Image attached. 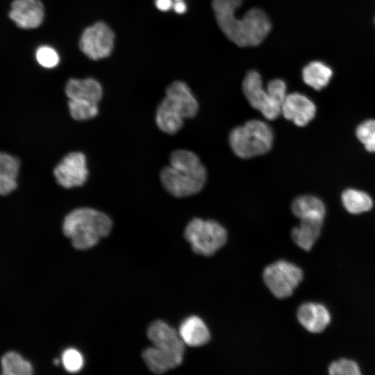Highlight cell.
I'll list each match as a JSON object with an SVG mask.
<instances>
[{"label":"cell","instance_id":"cell-24","mask_svg":"<svg viewBox=\"0 0 375 375\" xmlns=\"http://www.w3.org/2000/svg\"><path fill=\"white\" fill-rule=\"evenodd\" d=\"M67 105L70 116L76 121L92 119L99 113L97 103L69 99Z\"/></svg>","mask_w":375,"mask_h":375},{"label":"cell","instance_id":"cell-8","mask_svg":"<svg viewBox=\"0 0 375 375\" xmlns=\"http://www.w3.org/2000/svg\"><path fill=\"white\" fill-rule=\"evenodd\" d=\"M242 91L247 100L256 110L269 120L276 119L281 114L282 104L263 88L260 74L249 71L242 82Z\"/></svg>","mask_w":375,"mask_h":375},{"label":"cell","instance_id":"cell-1","mask_svg":"<svg viewBox=\"0 0 375 375\" xmlns=\"http://www.w3.org/2000/svg\"><path fill=\"white\" fill-rule=\"evenodd\" d=\"M242 3V0H212V6L219 27L231 42L240 47L256 46L270 32V19L257 8L238 18L235 12Z\"/></svg>","mask_w":375,"mask_h":375},{"label":"cell","instance_id":"cell-15","mask_svg":"<svg viewBox=\"0 0 375 375\" xmlns=\"http://www.w3.org/2000/svg\"><path fill=\"white\" fill-rule=\"evenodd\" d=\"M65 92L70 100L99 103L103 96L101 84L92 78H70L65 87Z\"/></svg>","mask_w":375,"mask_h":375},{"label":"cell","instance_id":"cell-26","mask_svg":"<svg viewBox=\"0 0 375 375\" xmlns=\"http://www.w3.org/2000/svg\"><path fill=\"white\" fill-rule=\"evenodd\" d=\"M37 62L44 68L51 69L56 67L60 61L58 52L51 47L42 45L35 51Z\"/></svg>","mask_w":375,"mask_h":375},{"label":"cell","instance_id":"cell-12","mask_svg":"<svg viewBox=\"0 0 375 375\" xmlns=\"http://www.w3.org/2000/svg\"><path fill=\"white\" fill-rule=\"evenodd\" d=\"M9 17L21 28H35L44 19V6L40 0H15Z\"/></svg>","mask_w":375,"mask_h":375},{"label":"cell","instance_id":"cell-11","mask_svg":"<svg viewBox=\"0 0 375 375\" xmlns=\"http://www.w3.org/2000/svg\"><path fill=\"white\" fill-rule=\"evenodd\" d=\"M315 103L306 96L293 92L287 94L281 107V114L298 126L307 125L315 117Z\"/></svg>","mask_w":375,"mask_h":375},{"label":"cell","instance_id":"cell-28","mask_svg":"<svg viewBox=\"0 0 375 375\" xmlns=\"http://www.w3.org/2000/svg\"><path fill=\"white\" fill-rule=\"evenodd\" d=\"M61 360L65 369L69 372H76L83 365V358L81 353L73 348L66 349L62 354Z\"/></svg>","mask_w":375,"mask_h":375},{"label":"cell","instance_id":"cell-22","mask_svg":"<svg viewBox=\"0 0 375 375\" xmlns=\"http://www.w3.org/2000/svg\"><path fill=\"white\" fill-rule=\"evenodd\" d=\"M343 206L349 213L360 214L369 211L373 206L371 197L365 192L347 189L342 194Z\"/></svg>","mask_w":375,"mask_h":375},{"label":"cell","instance_id":"cell-7","mask_svg":"<svg viewBox=\"0 0 375 375\" xmlns=\"http://www.w3.org/2000/svg\"><path fill=\"white\" fill-rule=\"evenodd\" d=\"M263 281L278 299L290 297L303 278L301 268L285 260H277L263 271Z\"/></svg>","mask_w":375,"mask_h":375},{"label":"cell","instance_id":"cell-17","mask_svg":"<svg viewBox=\"0 0 375 375\" xmlns=\"http://www.w3.org/2000/svg\"><path fill=\"white\" fill-rule=\"evenodd\" d=\"M178 332L184 344L192 347H201L210 340L207 325L202 319L195 315L185 319Z\"/></svg>","mask_w":375,"mask_h":375},{"label":"cell","instance_id":"cell-6","mask_svg":"<svg viewBox=\"0 0 375 375\" xmlns=\"http://www.w3.org/2000/svg\"><path fill=\"white\" fill-rule=\"evenodd\" d=\"M184 236L194 253L210 256L225 244L228 235L219 222L197 217L187 224Z\"/></svg>","mask_w":375,"mask_h":375},{"label":"cell","instance_id":"cell-23","mask_svg":"<svg viewBox=\"0 0 375 375\" xmlns=\"http://www.w3.org/2000/svg\"><path fill=\"white\" fill-rule=\"evenodd\" d=\"M2 373L6 375H30L31 363L16 352H8L1 358Z\"/></svg>","mask_w":375,"mask_h":375},{"label":"cell","instance_id":"cell-10","mask_svg":"<svg viewBox=\"0 0 375 375\" xmlns=\"http://www.w3.org/2000/svg\"><path fill=\"white\" fill-rule=\"evenodd\" d=\"M53 175L57 183L65 189L82 186L89 175L85 155L81 151L68 153L54 167Z\"/></svg>","mask_w":375,"mask_h":375},{"label":"cell","instance_id":"cell-13","mask_svg":"<svg viewBox=\"0 0 375 375\" xmlns=\"http://www.w3.org/2000/svg\"><path fill=\"white\" fill-rule=\"evenodd\" d=\"M147 335L153 346L176 355L183 356L185 344L178 332L167 323L157 320L149 327Z\"/></svg>","mask_w":375,"mask_h":375},{"label":"cell","instance_id":"cell-29","mask_svg":"<svg viewBox=\"0 0 375 375\" xmlns=\"http://www.w3.org/2000/svg\"><path fill=\"white\" fill-rule=\"evenodd\" d=\"M266 89L275 99L283 104L287 96L286 84L283 80L279 78L271 80L267 83Z\"/></svg>","mask_w":375,"mask_h":375},{"label":"cell","instance_id":"cell-18","mask_svg":"<svg viewBox=\"0 0 375 375\" xmlns=\"http://www.w3.org/2000/svg\"><path fill=\"white\" fill-rule=\"evenodd\" d=\"M142 357L149 369L156 374H162L179 366L183 359V356L169 353L154 346L147 348Z\"/></svg>","mask_w":375,"mask_h":375},{"label":"cell","instance_id":"cell-2","mask_svg":"<svg viewBox=\"0 0 375 375\" xmlns=\"http://www.w3.org/2000/svg\"><path fill=\"white\" fill-rule=\"evenodd\" d=\"M169 165L160 172L164 189L175 197H185L198 193L206 181V168L192 151L176 149L169 156Z\"/></svg>","mask_w":375,"mask_h":375},{"label":"cell","instance_id":"cell-19","mask_svg":"<svg viewBox=\"0 0 375 375\" xmlns=\"http://www.w3.org/2000/svg\"><path fill=\"white\" fill-rule=\"evenodd\" d=\"M20 162L17 158L0 152V194L6 195L17 187Z\"/></svg>","mask_w":375,"mask_h":375},{"label":"cell","instance_id":"cell-5","mask_svg":"<svg viewBox=\"0 0 375 375\" xmlns=\"http://www.w3.org/2000/svg\"><path fill=\"white\" fill-rule=\"evenodd\" d=\"M233 153L241 158H251L267 153L272 148L274 133L272 128L259 119H251L234 128L228 137Z\"/></svg>","mask_w":375,"mask_h":375},{"label":"cell","instance_id":"cell-27","mask_svg":"<svg viewBox=\"0 0 375 375\" xmlns=\"http://www.w3.org/2000/svg\"><path fill=\"white\" fill-rule=\"evenodd\" d=\"M328 372L332 375L360 374L358 364L352 360L345 358H342L331 363L328 367Z\"/></svg>","mask_w":375,"mask_h":375},{"label":"cell","instance_id":"cell-30","mask_svg":"<svg viewBox=\"0 0 375 375\" xmlns=\"http://www.w3.org/2000/svg\"><path fill=\"white\" fill-rule=\"evenodd\" d=\"M174 3L173 0H156L155 4L156 8L163 12L168 11L172 8Z\"/></svg>","mask_w":375,"mask_h":375},{"label":"cell","instance_id":"cell-9","mask_svg":"<svg viewBox=\"0 0 375 375\" xmlns=\"http://www.w3.org/2000/svg\"><path fill=\"white\" fill-rule=\"evenodd\" d=\"M115 34L103 22H98L86 28L81 34L79 47L92 60L108 57L114 47Z\"/></svg>","mask_w":375,"mask_h":375},{"label":"cell","instance_id":"cell-16","mask_svg":"<svg viewBox=\"0 0 375 375\" xmlns=\"http://www.w3.org/2000/svg\"><path fill=\"white\" fill-rule=\"evenodd\" d=\"M324 219L320 217L301 218L299 225L291 231L294 242L301 249L310 251L320 235Z\"/></svg>","mask_w":375,"mask_h":375},{"label":"cell","instance_id":"cell-31","mask_svg":"<svg viewBox=\"0 0 375 375\" xmlns=\"http://www.w3.org/2000/svg\"><path fill=\"white\" fill-rule=\"evenodd\" d=\"M172 8L178 14H183L187 10V6L183 1H174Z\"/></svg>","mask_w":375,"mask_h":375},{"label":"cell","instance_id":"cell-3","mask_svg":"<svg viewBox=\"0 0 375 375\" xmlns=\"http://www.w3.org/2000/svg\"><path fill=\"white\" fill-rule=\"evenodd\" d=\"M198 109V102L186 83L175 81L166 88V95L156 109V124L161 131L175 134L184 119L194 117Z\"/></svg>","mask_w":375,"mask_h":375},{"label":"cell","instance_id":"cell-21","mask_svg":"<svg viewBox=\"0 0 375 375\" xmlns=\"http://www.w3.org/2000/svg\"><path fill=\"white\" fill-rule=\"evenodd\" d=\"M291 210L299 219L306 217L324 218L326 213L324 203L312 195H301L295 198L292 202Z\"/></svg>","mask_w":375,"mask_h":375},{"label":"cell","instance_id":"cell-20","mask_svg":"<svg viewBox=\"0 0 375 375\" xmlns=\"http://www.w3.org/2000/svg\"><path fill=\"white\" fill-rule=\"evenodd\" d=\"M332 76L331 68L321 61H312L302 70L304 83L316 90L325 88L329 83Z\"/></svg>","mask_w":375,"mask_h":375},{"label":"cell","instance_id":"cell-25","mask_svg":"<svg viewBox=\"0 0 375 375\" xmlns=\"http://www.w3.org/2000/svg\"><path fill=\"white\" fill-rule=\"evenodd\" d=\"M356 134L369 152H375V119H368L356 128Z\"/></svg>","mask_w":375,"mask_h":375},{"label":"cell","instance_id":"cell-32","mask_svg":"<svg viewBox=\"0 0 375 375\" xmlns=\"http://www.w3.org/2000/svg\"><path fill=\"white\" fill-rule=\"evenodd\" d=\"M174 1H183V0H173Z\"/></svg>","mask_w":375,"mask_h":375},{"label":"cell","instance_id":"cell-14","mask_svg":"<svg viewBox=\"0 0 375 375\" xmlns=\"http://www.w3.org/2000/svg\"><path fill=\"white\" fill-rule=\"evenodd\" d=\"M297 317L306 330L314 333L323 331L331 322L330 312L319 303L306 302L301 304L297 310Z\"/></svg>","mask_w":375,"mask_h":375},{"label":"cell","instance_id":"cell-4","mask_svg":"<svg viewBox=\"0 0 375 375\" xmlns=\"http://www.w3.org/2000/svg\"><path fill=\"white\" fill-rule=\"evenodd\" d=\"M112 226L111 219L104 212L83 207L72 210L65 216L62 230L74 247L83 250L94 247L108 235Z\"/></svg>","mask_w":375,"mask_h":375}]
</instances>
